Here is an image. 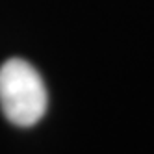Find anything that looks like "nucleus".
Listing matches in <instances>:
<instances>
[{"label": "nucleus", "mask_w": 154, "mask_h": 154, "mask_svg": "<svg viewBox=\"0 0 154 154\" xmlns=\"http://www.w3.org/2000/svg\"><path fill=\"white\" fill-rule=\"evenodd\" d=\"M0 108L15 126H34L48 108V93L41 74L24 60H8L0 67Z\"/></svg>", "instance_id": "obj_1"}]
</instances>
